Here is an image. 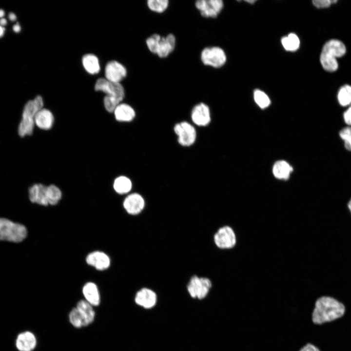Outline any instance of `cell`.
<instances>
[{"mask_svg":"<svg viewBox=\"0 0 351 351\" xmlns=\"http://www.w3.org/2000/svg\"><path fill=\"white\" fill-rule=\"evenodd\" d=\"M345 312L343 303L332 297L322 296L315 302L312 320L316 324L331 322L342 317Z\"/></svg>","mask_w":351,"mask_h":351,"instance_id":"1","label":"cell"},{"mask_svg":"<svg viewBox=\"0 0 351 351\" xmlns=\"http://www.w3.org/2000/svg\"><path fill=\"white\" fill-rule=\"evenodd\" d=\"M95 90L106 94L103 104L106 110L109 113H113L125 97V90L120 83L113 82L105 78H99L97 80Z\"/></svg>","mask_w":351,"mask_h":351,"instance_id":"2","label":"cell"},{"mask_svg":"<svg viewBox=\"0 0 351 351\" xmlns=\"http://www.w3.org/2000/svg\"><path fill=\"white\" fill-rule=\"evenodd\" d=\"M346 48L341 41L332 39L324 45L320 57V61L323 69L330 72H334L338 67L336 58L343 56Z\"/></svg>","mask_w":351,"mask_h":351,"instance_id":"3","label":"cell"},{"mask_svg":"<svg viewBox=\"0 0 351 351\" xmlns=\"http://www.w3.org/2000/svg\"><path fill=\"white\" fill-rule=\"evenodd\" d=\"M43 98L39 95L28 101L25 104L18 128V133L20 136L24 137L32 134L35 125V116L39 111L43 108Z\"/></svg>","mask_w":351,"mask_h":351,"instance_id":"4","label":"cell"},{"mask_svg":"<svg viewBox=\"0 0 351 351\" xmlns=\"http://www.w3.org/2000/svg\"><path fill=\"white\" fill-rule=\"evenodd\" d=\"M27 234L24 225L0 217V241L19 243L26 238Z\"/></svg>","mask_w":351,"mask_h":351,"instance_id":"5","label":"cell"},{"mask_svg":"<svg viewBox=\"0 0 351 351\" xmlns=\"http://www.w3.org/2000/svg\"><path fill=\"white\" fill-rule=\"evenodd\" d=\"M202 63L207 66L218 68L226 63L227 58L224 50L218 46L206 47L200 53Z\"/></svg>","mask_w":351,"mask_h":351,"instance_id":"6","label":"cell"},{"mask_svg":"<svg viewBox=\"0 0 351 351\" xmlns=\"http://www.w3.org/2000/svg\"><path fill=\"white\" fill-rule=\"evenodd\" d=\"M177 142L183 147H190L195 142L197 132L195 127L186 121L176 123L174 127Z\"/></svg>","mask_w":351,"mask_h":351,"instance_id":"7","label":"cell"},{"mask_svg":"<svg viewBox=\"0 0 351 351\" xmlns=\"http://www.w3.org/2000/svg\"><path fill=\"white\" fill-rule=\"evenodd\" d=\"M212 286L211 281L208 278L194 275L191 277L187 288L191 297L201 300L207 296Z\"/></svg>","mask_w":351,"mask_h":351,"instance_id":"8","label":"cell"},{"mask_svg":"<svg viewBox=\"0 0 351 351\" xmlns=\"http://www.w3.org/2000/svg\"><path fill=\"white\" fill-rule=\"evenodd\" d=\"M215 245L220 249H230L236 243V236L233 229L229 226L220 227L214 236Z\"/></svg>","mask_w":351,"mask_h":351,"instance_id":"9","label":"cell"},{"mask_svg":"<svg viewBox=\"0 0 351 351\" xmlns=\"http://www.w3.org/2000/svg\"><path fill=\"white\" fill-rule=\"evenodd\" d=\"M195 5L201 16L206 18H216L224 6L222 0H198Z\"/></svg>","mask_w":351,"mask_h":351,"instance_id":"10","label":"cell"},{"mask_svg":"<svg viewBox=\"0 0 351 351\" xmlns=\"http://www.w3.org/2000/svg\"><path fill=\"white\" fill-rule=\"evenodd\" d=\"M191 118L195 125L199 127L207 126L211 121L209 107L204 102L196 104L192 108Z\"/></svg>","mask_w":351,"mask_h":351,"instance_id":"11","label":"cell"},{"mask_svg":"<svg viewBox=\"0 0 351 351\" xmlns=\"http://www.w3.org/2000/svg\"><path fill=\"white\" fill-rule=\"evenodd\" d=\"M145 201L143 197L137 193L129 194L126 196L123 206L127 213L131 215H137L144 209Z\"/></svg>","mask_w":351,"mask_h":351,"instance_id":"12","label":"cell"},{"mask_svg":"<svg viewBox=\"0 0 351 351\" xmlns=\"http://www.w3.org/2000/svg\"><path fill=\"white\" fill-rule=\"evenodd\" d=\"M127 75L126 68L120 62L112 60L109 61L105 67V76L107 80L120 83Z\"/></svg>","mask_w":351,"mask_h":351,"instance_id":"13","label":"cell"},{"mask_svg":"<svg viewBox=\"0 0 351 351\" xmlns=\"http://www.w3.org/2000/svg\"><path fill=\"white\" fill-rule=\"evenodd\" d=\"M135 301L137 305L144 309H151L156 304L157 295L152 290L143 288L136 293Z\"/></svg>","mask_w":351,"mask_h":351,"instance_id":"14","label":"cell"},{"mask_svg":"<svg viewBox=\"0 0 351 351\" xmlns=\"http://www.w3.org/2000/svg\"><path fill=\"white\" fill-rule=\"evenodd\" d=\"M86 261L88 265L100 271L108 269L110 265L109 257L101 251H94L89 254L86 256Z\"/></svg>","mask_w":351,"mask_h":351,"instance_id":"15","label":"cell"},{"mask_svg":"<svg viewBox=\"0 0 351 351\" xmlns=\"http://www.w3.org/2000/svg\"><path fill=\"white\" fill-rule=\"evenodd\" d=\"M30 201L42 206H47L46 186L41 183L33 184L28 190Z\"/></svg>","mask_w":351,"mask_h":351,"instance_id":"16","label":"cell"},{"mask_svg":"<svg viewBox=\"0 0 351 351\" xmlns=\"http://www.w3.org/2000/svg\"><path fill=\"white\" fill-rule=\"evenodd\" d=\"M37 345L35 335L29 331L20 333L16 340V346L19 351H32Z\"/></svg>","mask_w":351,"mask_h":351,"instance_id":"17","label":"cell"},{"mask_svg":"<svg viewBox=\"0 0 351 351\" xmlns=\"http://www.w3.org/2000/svg\"><path fill=\"white\" fill-rule=\"evenodd\" d=\"M54 120V115L51 111L43 108L36 114L35 124L41 130H48L53 126Z\"/></svg>","mask_w":351,"mask_h":351,"instance_id":"18","label":"cell"},{"mask_svg":"<svg viewBox=\"0 0 351 351\" xmlns=\"http://www.w3.org/2000/svg\"><path fill=\"white\" fill-rule=\"evenodd\" d=\"M176 45L175 36L169 34L165 37H162L156 55L160 58H167L175 49Z\"/></svg>","mask_w":351,"mask_h":351,"instance_id":"19","label":"cell"},{"mask_svg":"<svg viewBox=\"0 0 351 351\" xmlns=\"http://www.w3.org/2000/svg\"><path fill=\"white\" fill-rule=\"evenodd\" d=\"M113 112L115 119L119 122H129L136 117V112L134 108L125 103L118 104Z\"/></svg>","mask_w":351,"mask_h":351,"instance_id":"20","label":"cell"},{"mask_svg":"<svg viewBox=\"0 0 351 351\" xmlns=\"http://www.w3.org/2000/svg\"><path fill=\"white\" fill-rule=\"evenodd\" d=\"M82 292L85 300L93 306H97L100 303V295L96 284L92 282L86 283L83 287Z\"/></svg>","mask_w":351,"mask_h":351,"instance_id":"21","label":"cell"},{"mask_svg":"<svg viewBox=\"0 0 351 351\" xmlns=\"http://www.w3.org/2000/svg\"><path fill=\"white\" fill-rule=\"evenodd\" d=\"M93 307L85 300H81L77 304L76 308L82 317L86 326L94 320L95 313Z\"/></svg>","mask_w":351,"mask_h":351,"instance_id":"22","label":"cell"},{"mask_svg":"<svg viewBox=\"0 0 351 351\" xmlns=\"http://www.w3.org/2000/svg\"><path fill=\"white\" fill-rule=\"evenodd\" d=\"M82 63L85 70L89 73L94 75L100 71V65L98 57L92 54L84 55L82 58Z\"/></svg>","mask_w":351,"mask_h":351,"instance_id":"23","label":"cell"},{"mask_svg":"<svg viewBox=\"0 0 351 351\" xmlns=\"http://www.w3.org/2000/svg\"><path fill=\"white\" fill-rule=\"evenodd\" d=\"M292 170V167L286 161L280 160L274 164L273 172L274 176L277 178L287 179Z\"/></svg>","mask_w":351,"mask_h":351,"instance_id":"24","label":"cell"},{"mask_svg":"<svg viewBox=\"0 0 351 351\" xmlns=\"http://www.w3.org/2000/svg\"><path fill=\"white\" fill-rule=\"evenodd\" d=\"M132 182L127 176H120L114 180L113 188L115 192L119 195L128 194L132 188Z\"/></svg>","mask_w":351,"mask_h":351,"instance_id":"25","label":"cell"},{"mask_svg":"<svg viewBox=\"0 0 351 351\" xmlns=\"http://www.w3.org/2000/svg\"><path fill=\"white\" fill-rule=\"evenodd\" d=\"M281 43L286 50L292 52L299 48L300 40L296 34L290 33L281 39Z\"/></svg>","mask_w":351,"mask_h":351,"instance_id":"26","label":"cell"},{"mask_svg":"<svg viewBox=\"0 0 351 351\" xmlns=\"http://www.w3.org/2000/svg\"><path fill=\"white\" fill-rule=\"evenodd\" d=\"M46 196L48 205H55L61 199L62 193L58 186L51 184L46 186Z\"/></svg>","mask_w":351,"mask_h":351,"instance_id":"27","label":"cell"},{"mask_svg":"<svg viewBox=\"0 0 351 351\" xmlns=\"http://www.w3.org/2000/svg\"><path fill=\"white\" fill-rule=\"evenodd\" d=\"M337 99L339 103L342 106L351 105V86L343 85L339 90L337 94Z\"/></svg>","mask_w":351,"mask_h":351,"instance_id":"28","label":"cell"},{"mask_svg":"<svg viewBox=\"0 0 351 351\" xmlns=\"http://www.w3.org/2000/svg\"><path fill=\"white\" fill-rule=\"evenodd\" d=\"M148 8L152 12L156 13L164 12L168 8V0H148L147 1Z\"/></svg>","mask_w":351,"mask_h":351,"instance_id":"29","label":"cell"},{"mask_svg":"<svg viewBox=\"0 0 351 351\" xmlns=\"http://www.w3.org/2000/svg\"><path fill=\"white\" fill-rule=\"evenodd\" d=\"M161 37L159 34L155 33L146 39L147 47L152 53L156 54Z\"/></svg>","mask_w":351,"mask_h":351,"instance_id":"30","label":"cell"},{"mask_svg":"<svg viewBox=\"0 0 351 351\" xmlns=\"http://www.w3.org/2000/svg\"><path fill=\"white\" fill-rule=\"evenodd\" d=\"M254 97L256 104L262 109L269 106L271 100L269 97L263 91L258 89L254 91Z\"/></svg>","mask_w":351,"mask_h":351,"instance_id":"31","label":"cell"},{"mask_svg":"<svg viewBox=\"0 0 351 351\" xmlns=\"http://www.w3.org/2000/svg\"><path fill=\"white\" fill-rule=\"evenodd\" d=\"M71 324L77 328L86 326L84 321L76 307L72 309L69 315Z\"/></svg>","mask_w":351,"mask_h":351,"instance_id":"32","label":"cell"},{"mask_svg":"<svg viewBox=\"0 0 351 351\" xmlns=\"http://www.w3.org/2000/svg\"><path fill=\"white\" fill-rule=\"evenodd\" d=\"M340 138L344 142V146L348 151L351 152V126L343 128L339 133Z\"/></svg>","mask_w":351,"mask_h":351,"instance_id":"33","label":"cell"},{"mask_svg":"<svg viewBox=\"0 0 351 351\" xmlns=\"http://www.w3.org/2000/svg\"><path fill=\"white\" fill-rule=\"evenodd\" d=\"M336 0H314L312 2L313 5L318 8L329 7L332 4L335 3Z\"/></svg>","mask_w":351,"mask_h":351,"instance_id":"34","label":"cell"},{"mask_svg":"<svg viewBox=\"0 0 351 351\" xmlns=\"http://www.w3.org/2000/svg\"><path fill=\"white\" fill-rule=\"evenodd\" d=\"M343 118L345 123L349 126H351V105L344 112Z\"/></svg>","mask_w":351,"mask_h":351,"instance_id":"35","label":"cell"},{"mask_svg":"<svg viewBox=\"0 0 351 351\" xmlns=\"http://www.w3.org/2000/svg\"><path fill=\"white\" fill-rule=\"evenodd\" d=\"M299 351H320L319 349L311 343H308L303 347Z\"/></svg>","mask_w":351,"mask_h":351,"instance_id":"36","label":"cell"},{"mask_svg":"<svg viewBox=\"0 0 351 351\" xmlns=\"http://www.w3.org/2000/svg\"><path fill=\"white\" fill-rule=\"evenodd\" d=\"M13 30L15 33H19L20 31L21 27L18 22L13 25Z\"/></svg>","mask_w":351,"mask_h":351,"instance_id":"37","label":"cell"},{"mask_svg":"<svg viewBox=\"0 0 351 351\" xmlns=\"http://www.w3.org/2000/svg\"><path fill=\"white\" fill-rule=\"evenodd\" d=\"M8 18L11 21H14L16 20L17 17L14 13L10 12L8 15Z\"/></svg>","mask_w":351,"mask_h":351,"instance_id":"38","label":"cell"},{"mask_svg":"<svg viewBox=\"0 0 351 351\" xmlns=\"http://www.w3.org/2000/svg\"><path fill=\"white\" fill-rule=\"evenodd\" d=\"M7 20L5 18H1L0 19V25L1 26H4L7 24Z\"/></svg>","mask_w":351,"mask_h":351,"instance_id":"39","label":"cell"},{"mask_svg":"<svg viewBox=\"0 0 351 351\" xmlns=\"http://www.w3.org/2000/svg\"><path fill=\"white\" fill-rule=\"evenodd\" d=\"M4 27L0 25V38L2 37L4 35Z\"/></svg>","mask_w":351,"mask_h":351,"instance_id":"40","label":"cell"},{"mask_svg":"<svg viewBox=\"0 0 351 351\" xmlns=\"http://www.w3.org/2000/svg\"><path fill=\"white\" fill-rule=\"evenodd\" d=\"M4 15V11L1 9H0V19L3 18Z\"/></svg>","mask_w":351,"mask_h":351,"instance_id":"41","label":"cell"},{"mask_svg":"<svg viewBox=\"0 0 351 351\" xmlns=\"http://www.w3.org/2000/svg\"><path fill=\"white\" fill-rule=\"evenodd\" d=\"M347 206H348V209H349V211H350V213H351V199H350V200L348 201Z\"/></svg>","mask_w":351,"mask_h":351,"instance_id":"42","label":"cell"},{"mask_svg":"<svg viewBox=\"0 0 351 351\" xmlns=\"http://www.w3.org/2000/svg\"><path fill=\"white\" fill-rule=\"evenodd\" d=\"M246 1L250 4H253L254 3L255 0H246Z\"/></svg>","mask_w":351,"mask_h":351,"instance_id":"43","label":"cell"}]
</instances>
